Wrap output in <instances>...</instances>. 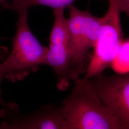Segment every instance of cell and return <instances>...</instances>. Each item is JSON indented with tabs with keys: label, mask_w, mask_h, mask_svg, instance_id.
I'll return each instance as SVG.
<instances>
[{
	"label": "cell",
	"mask_w": 129,
	"mask_h": 129,
	"mask_svg": "<svg viewBox=\"0 0 129 129\" xmlns=\"http://www.w3.org/2000/svg\"><path fill=\"white\" fill-rule=\"evenodd\" d=\"M76 81L60 107L64 129H120L117 120L101 102L89 79Z\"/></svg>",
	"instance_id": "1"
},
{
	"label": "cell",
	"mask_w": 129,
	"mask_h": 129,
	"mask_svg": "<svg viewBox=\"0 0 129 129\" xmlns=\"http://www.w3.org/2000/svg\"><path fill=\"white\" fill-rule=\"evenodd\" d=\"M16 32L12 39V50L2 62L5 78L15 82L26 78L45 64L48 47L43 46L33 35L28 24L27 9L17 12Z\"/></svg>",
	"instance_id": "2"
},
{
	"label": "cell",
	"mask_w": 129,
	"mask_h": 129,
	"mask_svg": "<svg viewBox=\"0 0 129 129\" xmlns=\"http://www.w3.org/2000/svg\"><path fill=\"white\" fill-rule=\"evenodd\" d=\"M69 7L67 23L70 64L73 71L78 76L86 72L88 53L95 46L102 18L94 16L87 11L78 9L72 5Z\"/></svg>",
	"instance_id": "3"
},
{
	"label": "cell",
	"mask_w": 129,
	"mask_h": 129,
	"mask_svg": "<svg viewBox=\"0 0 129 129\" xmlns=\"http://www.w3.org/2000/svg\"><path fill=\"white\" fill-rule=\"evenodd\" d=\"M108 10L102 17L101 25L94 52L83 78L90 79L109 67L115 58L123 40L117 0H108Z\"/></svg>",
	"instance_id": "4"
},
{
	"label": "cell",
	"mask_w": 129,
	"mask_h": 129,
	"mask_svg": "<svg viewBox=\"0 0 129 129\" xmlns=\"http://www.w3.org/2000/svg\"><path fill=\"white\" fill-rule=\"evenodd\" d=\"M64 13V8L54 9L55 20L45 62L54 70L57 79V87L62 91L68 88L71 80L78 79V76L70 67L68 23Z\"/></svg>",
	"instance_id": "5"
},
{
	"label": "cell",
	"mask_w": 129,
	"mask_h": 129,
	"mask_svg": "<svg viewBox=\"0 0 129 129\" xmlns=\"http://www.w3.org/2000/svg\"><path fill=\"white\" fill-rule=\"evenodd\" d=\"M89 80L120 129H129V72L111 76L100 74Z\"/></svg>",
	"instance_id": "6"
},
{
	"label": "cell",
	"mask_w": 129,
	"mask_h": 129,
	"mask_svg": "<svg viewBox=\"0 0 129 129\" xmlns=\"http://www.w3.org/2000/svg\"><path fill=\"white\" fill-rule=\"evenodd\" d=\"M0 111L4 118L0 129H64V122L60 107L44 106L35 112L23 114L15 104L5 103Z\"/></svg>",
	"instance_id": "7"
},
{
	"label": "cell",
	"mask_w": 129,
	"mask_h": 129,
	"mask_svg": "<svg viewBox=\"0 0 129 129\" xmlns=\"http://www.w3.org/2000/svg\"><path fill=\"white\" fill-rule=\"evenodd\" d=\"M75 0H14L5 5L6 9L16 11L28 9L36 5H45L54 9L64 8L72 5Z\"/></svg>",
	"instance_id": "8"
},
{
	"label": "cell",
	"mask_w": 129,
	"mask_h": 129,
	"mask_svg": "<svg viewBox=\"0 0 129 129\" xmlns=\"http://www.w3.org/2000/svg\"><path fill=\"white\" fill-rule=\"evenodd\" d=\"M117 74L129 72V39L123 40L115 59L111 66Z\"/></svg>",
	"instance_id": "9"
},
{
	"label": "cell",
	"mask_w": 129,
	"mask_h": 129,
	"mask_svg": "<svg viewBox=\"0 0 129 129\" xmlns=\"http://www.w3.org/2000/svg\"><path fill=\"white\" fill-rule=\"evenodd\" d=\"M4 56V54L0 55V105L1 106H4L5 104V102L4 101L3 96H2V90L1 88V85L2 82L3 80L5 78V73L2 67V62H3V58Z\"/></svg>",
	"instance_id": "10"
},
{
	"label": "cell",
	"mask_w": 129,
	"mask_h": 129,
	"mask_svg": "<svg viewBox=\"0 0 129 129\" xmlns=\"http://www.w3.org/2000/svg\"><path fill=\"white\" fill-rule=\"evenodd\" d=\"M120 12H123L129 18V0H117Z\"/></svg>",
	"instance_id": "11"
},
{
	"label": "cell",
	"mask_w": 129,
	"mask_h": 129,
	"mask_svg": "<svg viewBox=\"0 0 129 129\" xmlns=\"http://www.w3.org/2000/svg\"><path fill=\"white\" fill-rule=\"evenodd\" d=\"M0 40H1V38H0ZM1 54H3V51H2V48H1V47L0 46V55Z\"/></svg>",
	"instance_id": "12"
},
{
	"label": "cell",
	"mask_w": 129,
	"mask_h": 129,
	"mask_svg": "<svg viewBox=\"0 0 129 129\" xmlns=\"http://www.w3.org/2000/svg\"><path fill=\"white\" fill-rule=\"evenodd\" d=\"M5 0H0V4L1 3H2L3 2H4V1H5Z\"/></svg>",
	"instance_id": "13"
}]
</instances>
